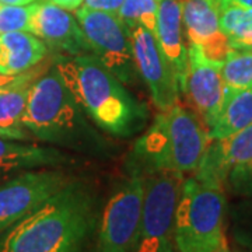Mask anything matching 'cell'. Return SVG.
<instances>
[{
  "mask_svg": "<svg viewBox=\"0 0 252 252\" xmlns=\"http://www.w3.org/2000/svg\"><path fill=\"white\" fill-rule=\"evenodd\" d=\"M94 221L86 189L69 182L44 205L7 228L0 252H79Z\"/></svg>",
  "mask_w": 252,
  "mask_h": 252,
  "instance_id": "cell-1",
  "label": "cell"
},
{
  "mask_svg": "<svg viewBox=\"0 0 252 252\" xmlns=\"http://www.w3.org/2000/svg\"><path fill=\"white\" fill-rule=\"evenodd\" d=\"M56 69L81 109L101 129L119 137L143 129L146 107L94 55H63L56 61Z\"/></svg>",
  "mask_w": 252,
  "mask_h": 252,
  "instance_id": "cell-2",
  "label": "cell"
},
{
  "mask_svg": "<svg viewBox=\"0 0 252 252\" xmlns=\"http://www.w3.org/2000/svg\"><path fill=\"white\" fill-rule=\"evenodd\" d=\"M210 142L202 119L175 104L156 118L136 142L130 168L143 174L157 170L195 174Z\"/></svg>",
  "mask_w": 252,
  "mask_h": 252,
  "instance_id": "cell-3",
  "label": "cell"
},
{
  "mask_svg": "<svg viewBox=\"0 0 252 252\" xmlns=\"http://www.w3.org/2000/svg\"><path fill=\"white\" fill-rule=\"evenodd\" d=\"M24 126L32 139L77 150L97 149L98 135L84 118L76 101L55 66L30 89Z\"/></svg>",
  "mask_w": 252,
  "mask_h": 252,
  "instance_id": "cell-4",
  "label": "cell"
},
{
  "mask_svg": "<svg viewBox=\"0 0 252 252\" xmlns=\"http://www.w3.org/2000/svg\"><path fill=\"white\" fill-rule=\"evenodd\" d=\"M224 185L196 175L185 178L174 220L178 252H217L225 245Z\"/></svg>",
  "mask_w": 252,
  "mask_h": 252,
  "instance_id": "cell-5",
  "label": "cell"
},
{
  "mask_svg": "<svg viewBox=\"0 0 252 252\" xmlns=\"http://www.w3.org/2000/svg\"><path fill=\"white\" fill-rule=\"evenodd\" d=\"M184 174L157 170L146 174L143 209L132 252H174V220Z\"/></svg>",
  "mask_w": 252,
  "mask_h": 252,
  "instance_id": "cell-6",
  "label": "cell"
},
{
  "mask_svg": "<svg viewBox=\"0 0 252 252\" xmlns=\"http://www.w3.org/2000/svg\"><path fill=\"white\" fill-rule=\"evenodd\" d=\"M76 18L94 55L118 80L124 84L135 83L137 67L133 46L126 24L118 14L80 7Z\"/></svg>",
  "mask_w": 252,
  "mask_h": 252,
  "instance_id": "cell-7",
  "label": "cell"
},
{
  "mask_svg": "<svg viewBox=\"0 0 252 252\" xmlns=\"http://www.w3.org/2000/svg\"><path fill=\"white\" fill-rule=\"evenodd\" d=\"M146 174L130 168L109 198L101 217L98 252H132L143 209Z\"/></svg>",
  "mask_w": 252,
  "mask_h": 252,
  "instance_id": "cell-8",
  "label": "cell"
},
{
  "mask_svg": "<svg viewBox=\"0 0 252 252\" xmlns=\"http://www.w3.org/2000/svg\"><path fill=\"white\" fill-rule=\"evenodd\" d=\"M69 184L59 171H24L0 185V233L32 213Z\"/></svg>",
  "mask_w": 252,
  "mask_h": 252,
  "instance_id": "cell-9",
  "label": "cell"
},
{
  "mask_svg": "<svg viewBox=\"0 0 252 252\" xmlns=\"http://www.w3.org/2000/svg\"><path fill=\"white\" fill-rule=\"evenodd\" d=\"M133 46L137 73L147 84L153 102L162 111L178 104L180 86L170 62L162 55L154 32L143 26H126Z\"/></svg>",
  "mask_w": 252,
  "mask_h": 252,
  "instance_id": "cell-10",
  "label": "cell"
},
{
  "mask_svg": "<svg viewBox=\"0 0 252 252\" xmlns=\"http://www.w3.org/2000/svg\"><path fill=\"white\" fill-rule=\"evenodd\" d=\"M182 93L188 97L198 117L209 129L216 121L224 101L221 62L210 61L203 49L192 42L188 46V69Z\"/></svg>",
  "mask_w": 252,
  "mask_h": 252,
  "instance_id": "cell-11",
  "label": "cell"
},
{
  "mask_svg": "<svg viewBox=\"0 0 252 252\" xmlns=\"http://www.w3.org/2000/svg\"><path fill=\"white\" fill-rule=\"evenodd\" d=\"M31 32L41 38L46 46L64 55L91 54L77 18L54 1L36 3Z\"/></svg>",
  "mask_w": 252,
  "mask_h": 252,
  "instance_id": "cell-12",
  "label": "cell"
},
{
  "mask_svg": "<svg viewBox=\"0 0 252 252\" xmlns=\"http://www.w3.org/2000/svg\"><path fill=\"white\" fill-rule=\"evenodd\" d=\"M182 24L189 42L200 46L210 61L223 63L231 46L220 30L219 0H185Z\"/></svg>",
  "mask_w": 252,
  "mask_h": 252,
  "instance_id": "cell-13",
  "label": "cell"
},
{
  "mask_svg": "<svg viewBox=\"0 0 252 252\" xmlns=\"http://www.w3.org/2000/svg\"><path fill=\"white\" fill-rule=\"evenodd\" d=\"M252 164V125L223 139L212 140L193 175L224 185L237 168Z\"/></svg>",
  "mask_w": 252,
  "mask_h": 252,
  "instance_id": "cell-14",
  "label": "cell"
},
{
  "mask_svg": "<svg viewBox=\"0 0 252 252\" xmlns=\"http://www.w3.org/2000/svg\"><path fill=\"white\" fill-rule=\"evenodd\" d=\"M154 36L162 55L172 66L180 93L188 69V48L182 38V3L180 0H160Z\"/></svg>",
  "mask_w": 252,
  "mask_h": 252,
  "instance_id": "cell-15",
  "label": "cell"
},
{
  "mask_svg": "<svg viewBox=\"0 0 252 252\" xmlns=\"http://www.w3.org/2000/svg\"><path fill=\"white\" fill-rule=\"evenodd\" d=\"M67 154L54 147L39 144L18 143L0 136V180L32 168L51 167L70 161Z\"/></svg>",
  "mask_w": 252,
  "mask_h": 252,
  "instance_id": "cell-16",
  "label": "cell"
},
{
  "mask_svg": "<svg viewBox=\"0 0 252 252\" xmlns=\"http://www.w3.org/2000/svg\"><path fill=\"white\" fill-rule=\"evenodd\" d=\"M46 44L28 31L0 34V74L20 76L45 58Z\"/></svg>",
  "mask_w": 252,
  "mask_h": 252,
  "instance_id": "cell-17",
  "label": "cell"
},
{
  "mask_svg": "<svg viewBox=\"0 0 252 252\" xmlns=\"http://www.w3.org/2000/svg\"><path fill=\"white\" fill-rule=\"evenodd\" d=\"M31 79L21 81L11 87L0 90V136L27 142L32 140L27 127L24 126V114L27 107Z\"/></svg>",
  "mask_w": 252,
  "mask_h": 252,
  "instance_id": "cell-18",
  "label": "cell"
},
{
  "mask_svg": "<svg viewBox=\"0 0 252 252\" xmlns=\"http://www.w3.org/2000/svg\"><path fill=\"white\" fill-rule=\"evenodd\" d=\"M252 125V87L225 90L224 101L216 121L210 126V140L223 139Z\"/></svg>",
  "mask_w": 252,
  "mask_h": 252,
  "instance_id": "cell-19",
  "label": "cell"
},
{
  "mask_svg": "<svg viewBox=\"0 0 252 252\" xmlns=\"http://www.w3.org/2000/svg\"><path fill=\"white\" fill-rule=\"evenodd\" d=\"M219 23L228 42H237L252 35V9L230 1L219 3Z\"/></svg>",
  "mask_w": 252,
  "mask_h": 252,
  "instance_id": "cell-20",
  "label": "cell"
},
{
  "mask_svg": "<svg viewBox=\"0 0 252 252\" xmlns=\"http://www.w3.org/2000/svg\"><path fill=\"white\" fill-rule=\"evenodd\" d=\"M225 90H243L252 87V52L230 48L221 63Z\"/></svg>",
  "mask_w": 252,
  "mask_h": 252,
  "instance_id": "cell-21",
  "label": "cell"
},
{
  "mask_svg": "<svg viewBox=\"0 0 252 252\" xmlns=\"http://www.w3.org/2000/svg\"><path fill=\"white\" fill-rule=\"evenodd\" d=\"M158 4V0H124L118 16L126 26H143L154 32Z\"/></svg>",
  "mask_w": 252,
  "mask_h": 252,
  "instance_id": "cell-22",
  "label": "cell"
},
{
  "mask_svg": "<svg viewBox=\"0 0 252 252\" xmlns=\"http://www.w3.org/2000/svg\"><path fill=\"white\" fill-rule=\"evenodd\" d=\"M35 6L36 3H30L24 6L0 3V34L13 31L31 32V20L35 11Z\"/></svg>",
  "mask_w": 252,
  "mask_h": 252,
  "instance_id": "cell-23",
  "label": "cell"
},
{
  "mask_svg": "<svg viewBox=\"0 0 252 252\" xmlns=\"http://www.w3.org/2000/svg\"><path fill=\"white\" fill-rule=\"evenodd\" d=\"M227 182L231 184L235 192L252 196V164L231 171Z\"/></svg>",
  "mask_w": 252,
  "mask_h": 252,
  "instance_id": "cell-24",
  "label": "cell"
},
{
  "mask_svg": "<svg viewBox=\"0 0 252 252\" xmlns=\"http://www.w3.org/2000/svg\"><path fill=\"white\" fill-rule=\"evenodd\" d=\"M83 1H84V7L97 11L112 13V14H118L124 4V0H83Z\"/></svg>",
  "mask_w": 252,
  "mask_h": 252,
  "instance_id": "cell-25",
  "label": "cell"
},
{
  "mask_svg": "<svg viewBox=\"0 0 252 252\" xmlns=\"http://www.w3.org/2000/svg\"><path fill=\"white\" fill-rule=\"evenodd\" d=\"M28 79H31V76L28 74V72L24 73V74H20V76H4V74H0V90L11 87L14 84L21 83V81L28 80Z\"/></svg>",
  "mask_w": 252,
  "mask_h": 252,
  "instance_id": "cell-26",
  "label": "cell"
},
{
  "mask_svg": "<svg viewBox=\"0 0 252 252\" xmlns=\"http://www.w3.org/2000/svg\"><path fill=\"white\" fill-rule=\"evenodd\" d=\"M55 4L61 6L66 10H77L79 6L83 3V0H51Z\"/></svg>",
  "mask_w": 252,
  "mask_h": 252,
  "instance_id": "cell-27",
  "label": "cell"
},
{
  "mask_svg": "<svg viewBox=\"0 0 252 252\" xmlns=\"http://www.w3.org/2000/svg\"><path fill=\"white\" fill-rule=\"evenodd\" d=\"M230 46L234 49H241V51H251L252 52V35L248 36L247 39L237 41V42H230Z\"/></svg>",
  "mask_w": 252,
  "mask_h": 252,
  "instance_id": "cell-28",
  "label": "cell"
},
{
  "mask_svg": "<svg viewBox=\"0 0 252 252\" xmlns=\"http://www.w3.org/2000/svg\"><path fill=\"white\" fill-rule=\"evenodd\" d=\"M0 3H4V4H14V6H24V4L34 3V0H0Z\"/></svg>",
  "mask_w": 252,
  "mask_h": 252,
  "instance_id": "cell-29",
  "label": "cell"
},
{
  "mask_svg": "<svg viewBox=\"0 0 252 252\" xmlns=\"http://www.w3.org/2000/svg\"><path fill=\"white\" fill-rule=\"evenodd\" d=\"M220 1H221V0H220ZM224 1H230V3L238 4V6H243V7L252 9V0H224Z\"/></svg>",
  "mask_w": 252,
  "mask_h": 252,
  "instance_id": "cell-30",
  "label": "cell"
},
{
  "mask_svg": "<svg viewBox=\"0 0 252 252\" xmlns=\"http://www.w3.org/2000/svg\"><path fill=\"white\" fill-rule=\"evenodd\" d=\"M243 238H244V241L247 243V245H248V248H250V250H252V231L244 233Z\"/></svg>",
  "mask_w": 252,
  "mask_h": 252,
  "instance_id": "cell-31",
  "label": "cell"
},
{
  "mask_svg": "<svg viewBox=\"0 0 252 252\" xmlns=\"http://www.w3.org/2000/svg\"><path fill=\"white\" fill-rule=\"evenodd\" d=\"M217 252H230V250H228V247H227V244H225V245H223Z\"/></svg>",
  "mask_w": 252,
  "mask_h": 252,
  "instance_id": "cell-32",
  "label": "cell"
},
{
  "mask_svg": "<svg viewBox=\"0 0 252 252\" xmlns=\"http://www.w3.org/2000/svg\"><path fill=\"white\" fill-rule=\"evenodd\" d=\"M237 252H252V250H248V251H237Z\"/></svg>",
  "mask_w": 252,
  "mask_h": 252,
  "instance_id": "cell-33",
  "label": "cell"
},
{
  "mask_svg": "<svg viewBox=\"0 0 252 252\" xmlns=\"http://www.w3.org/2000/svg\"><path fill=\"white\" fill-rule=\"evenodd\" d=\"M219 3H220V0H219Z\"/></svg>",
  "mask_w": 252,
  "mask_h": 252,
  "instance_id": "cell-34",
  "label": "cell"
},
{
  "mask_svg": "<svg viewBox=\"0 0 252 252\" xmlns=\"http://www.w3.org/2000/svg\"><path fill=\"white\" fill-rule=\"evenodd\" d=\"M158 1H160V0H158Z\"/></svg>",
  "mask_w": 252,
  "mask_h": 252,
  "instance_id": "cell-35",
  "label": "cell"
}]
</instances>
